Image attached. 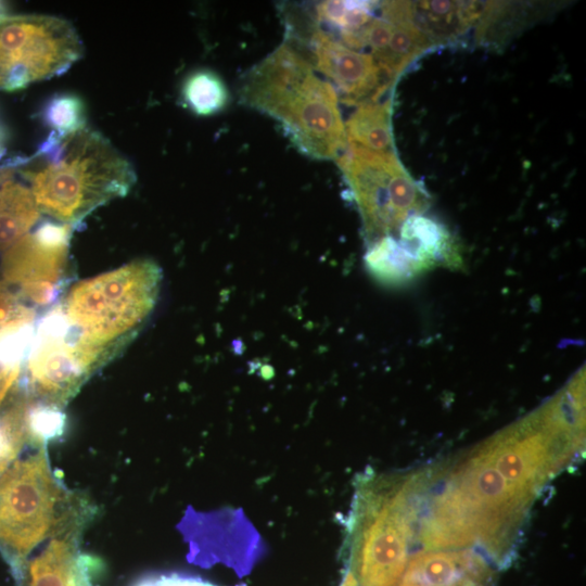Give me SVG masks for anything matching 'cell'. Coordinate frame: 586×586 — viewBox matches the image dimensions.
<instances>
[{
	"mask_svg": "<svg viewBox=\"0 0 586 586\" xmlns=\"http://www.w3.org/2000/svg\"><path fill=\"white\" fill-rule=\"evenodd\" d=\"M240 97L250 107L277 119L293 143L314 158H337L347 146L334 87L288 43L245 75Z\"/></svg>",
	"mask_w": 586,
	"mask_h": 586,
	"instance_id": "1",
	"label": "cell"
},
{
	"mask_svg": "<svg viewBox=\"0 0 586 586\" xmlns=\"http://www.w3.org/2000/svg\"><path fill=\"white\" fill-rule=\"evenodd\" d=\"M38 155L46 162L22 171L40 213L72 227L98 207L131 190L137 180L130 162L97 130L87 126L64 138L51 135Z\"/></svg>",
	"mask_w": 586,
	"mask_h": 586,
	"instance_id": "2",
	"label": "cell"
},
{
	"mask_svg": "<svg viewBox=\"0 0 586 586\" xmlns=\"http://www.w3.org/2000/svg\"><path fill=\"white\" fill-rule=\"evenodd\" d=\"M161 282L155 262L137 259L74 284L60 305L78 334L112 360L150 317Z\"/></svg>",
	"mask_w": 586,
	"mask_h": 586,
	"instance_id": "3",
	"label": "cell"
},
{
	"mask_svg": "<svg viewBox=\"0 0 586 586\" xmlns=\"http://www.w3.org/2000/svg\"><path fill=\"white\" fill-rule=\"evenodd\" d=\"M34 448L0 476V550L21 577L26 557L48 538L72 495L53 474L47 447Z\"/></svg>",
	"mask_w": 586,
	"mask_h": 586,
	"instance_id": "4",
	"label": "cell"
},
{
	"mask_svg": "<svg viewBox=\"0 0 586 586\" xmlns=\"http://www.w3.org/2000/svg\"><path fill=\"white\" fill-rule=\"evenodd\" d=\"M109 361L69 324L59 303L35 321L22 390L31 399L64 408Z\"/></svg>",
	"mask_w": 586,
	"mask_h": 586,
	"instance_id": "5",
	"label": "cell"
},
{
	"mask_svg": "<svg viewBox=\"0 0 586 586\" xmlns=\"http://www.w3.org/2000/svg\"><path fill=\"white\" fill-rule=\"evenodd\" d=\"M84 53L75 27L42 14H11L0 1V91H17L65 73Z\"/></svg>",
	"mask_w": 586,
	"mask_h": 586,
	"instance_id": "6",
	"label": "cell"
},
{
	"mask_svg": "<svg viewBox=\"0 0 586 586\" xmlns=\"http://www.w3.org/2000/svg\"><path fill=\"white\" fill-rule=\"evenodd\" d=\"M362 217L369 244L392 237L412 215L422 214L426 195L396 153L347 145L336 158Z\"/></svg>",
	"mask_w": 586,
	"mask_h": 586,
	"instance_id": "7",
	"label": "cell"
},
{
	"mask_svg": "<svg viewBox=\"0 0 586 586\" xmlns=\"http://www.w3.org/2000/svg\"><path fill=\"white\" fill-rule=\"evenodd\" d=\"M73 229L61 222H44L3 253L0 276L17 288L22 300L47 305L56 298L66 278Z\"/></svg>",
	"mask_w": 586,
	"mask_h": 586,
	"instance_id": "8",
	"label": "cell"
},
{
	"mask_svg": "<svg viewBox=\"0 0 586 586\" xmlns=\"http://www.w3.org/2000/svg\"><path fill=\"white\" fill-rule=\"evenodd\" d=\"M408 533L399 494L374 504L362 527L356 558L359 586H398L408 562Z\"/></svg>",
	"mask_w": 586,
	"mask_h": 586,
	"instance_id": "9",
	"label": "cell"
},
{
	"mask_svg": "<svg viewBox=\"0 0 586 586\" xmlns=\"http://www.w3.org/2000/svg\"><path fill=\"white\" fill-rule=\"evenodd\" d=\"M310 47L316 68L331 79L346 104L378 101L388 91L392 84L368 52L351 49L321 29L313 34Z\"/></svg>",
	"mask_w": 586,
	"mask_h": 586,
	"instance_id": "10",
	"label": "cell"
},
{
	"mask_svg": "<svg viewBox=\"0 0 586 586\" xmlns=\"http://www.w3.org/2000/svg\"><path fill=\"white\" fill-rule=\"evenodd\" d=\"M94 509L81 495H71L42 551L28 564V586H74L72 566L84 528Z\"/></svg>",
	"mask_w": 586,
	"mask_h": 586,
	"instance_id": "11",
	"label": "cell"
},
{
	"mask_svg": "<svg viewBox=\"0 0 586 586\" xmlns=\"http://www.w3.org/2000/svg\"><path fill=\"white\" fill-rule=\"evenodd\" d=\"M489 570L470 552H420L407 562L398 586H488Z\"/></svg>",
	"mask_w": 586,
	"mask_h": 586,
	"instance_id": "12",
	"label": "cell"
},
{
	"mask_svg": "<svg viewBox=\"0 0 586 586\" xmlns=\"http://www.w3.org/2000/svg\"><path fill=\"white\" fill-rule=\"evenodd\" d=\"M380 13L392 22L388 44L377 59L385 78L394 84L398 76L432 43L416 26L410 1H384L378 4Z\"/></svg>",
	"mask_w": 586,
	"mask_h": 586,
	"instance_id": "13",
	"label": "cell"
},
{
	"mask_svg": "<svg viewBox=\"0 0 586 586\" xmlns=\"http://www.w3.org/2000/svg\"><path fill=\"white\" fill-rule=\"evenodd\" d=\"M416 26L432 46L458 39L477 25L485 2L476 1H418L411 2Z\"/></svg>",
	"mask_w": 586,
	"mask_h": 586,
	"instance_id": "14",
	"label": "cell"
},
{
	"mask_svg": "<svg viewBox=\"0 0 586 586\" xmlns=\"http://www.w3.org/2000/svg\"><path fill=\"white\" fill-rule=\"evenodd\" d=\"M391 115V98L358 105L344 124L347 145L375 153H395Z\"/></svg>",
	"mask_w": 586,
	"mask_h": 586,
	"instance_id": "15",
	"label": "cell"
},
{
	"mask_svg": "<svg viewBox=\"0 0 586 586\" xmlns=\"http://www.w3.org/2000/svg\"><path fill=\"white\" fill-rule=\"evenodd\" d=\"M39 215L29 188L12 180L0 186V253L27 234Z\"/></svg>",
	"mask_w": 586,
	"mask_h": 586,
	"instance_id": "16",
	"label": "cell"
},
{
	"mask_svg": "<svg viewBox=\"0 0 586 586\" xmlns=\"http://www.w3.org/2000/svg\"><path fill=\"white\" fill-rule=\"evenodd\" d=\"M35 321L0 324V408L20 388Z\"/></svg>",
	"mask_w": 586,
	"mask_h": 586,
	"instance_id": "17",
	"label": "cell"
},
{
	"mask_svg": "<svg viewBox=\"0 0 586 586\" xmlns=\"http://www.w3.org/2000/svg\"><path fill=\"white\" fill-rule=\"evenodd\" d=\"M27 402L26 394L18 390L0 408V476L27 445Z\"/></svg>",
	"mask_w": 586,
	"mask_h": 586,
	"instance_id": "18",
	"label": "cell"
},
{
	"mask_svg": "<svg viewBox=\"0 0 586 586\" xmlns=\"http://www.w3.org/2000/svg\"><path fill=\"white\" fill-rule=\"evenodd\" d=\"M25 428L27 445L47 447L61 438L66 431L67 418L64 408L31 399L27 396Z\"/></svg>",
	"mask_w": 586,
	"mask_h": 586,
	"instance_id": "19",
	"label": "cell"
},
{
	"mask_svg": "<svg viewBox=\"0 0 586 586\" xmlns=\"http://www.w3.org/2000/svg\"><path fill=\"white\" fill-rule=\"evenodd\" d=\"M377 2L322 1L316 8L318 21L340 31V38L361 30L374 16Z\"/></svg>",
	"mask_w": 586,
	"mask_h": 586,
	"instance_id": "20",
	"label": "cell"
},
{
	"mask_svg": "<svg viewBox=\"0 0 586 586\" xmlns=\"http://www.w3.org/2000/svg\"><path fill=\"white\" fill-rule=\"evenodd\" d=\"M182 95L194 113L204 116L220 111L228 99L221 79L208 71H199L190 75L183 84Z\"/></svg>",
	"mask_w": 586,
	"mask_h": 586,
	"instance_id": "21",
	"label": "cell"
},
{
	"mask_svg": "<svg viewBox=\"0 0 586 586\" xmlns=\"http://www.w3.org/2000/svg\"><path fill=\"white\" fill-rule=\"evenodd\" d=\"M42 117L56 139H64L86 127L84 102L71 93L52 98L44 106Z\"/></svg>",
	"mask_w": 586,
	"mask_h": 586,
	"instance_id": "22",
	"label": "cell"
},
{
	"mask_svg": "<svg viewBox=\"0 0 586 586\" xmlns=\"http://www.w3.org/2000/svg\"><path fill=\"white\" fill-rule=\"evenodd\" d=\"M35 317V310L0 276V324L31 321Z\"/></svg>",
	"mask_w": 586,
	"mask_h": 586,
	"instance_id": "23",
	"label": "cell"
},
{
	"mask_svg": "<svg viewBox=\"0 0 586 586\" xmlns=\"http://www.w3.org/2000/svg\"><path fill=\"white\" fill-rule=\"evenodd\" d=\"M156 586H217L199 576L177 572L154 576Z\"/></svg>",
	"mask_w": 586,
	"mask_h": 586,
	"instance_id": "24",
	"label": "cell"
},
{
	"mask_svg": "<svg viewBox=\"0 0 586 586\" xmlns=\"http://www.w3.org/2000/svg\"><path fill=\"white\" fill-rule=\"evenodd\" d=\"M14 162L10 165H1L0 166V186H2L4 182L11 180V177L14 174Z\"/></svg>",
	"mask_w": 586,
	"mask_h": 586,
	"instance_id": "25",
	"label": "cell"
},
{
	"mask_svg": "<svg viewBox=\"0 0 586 586\" xmlns=\"http://www.w3.org/2000/svg\"><path fill=\"white\" fill-rule=\"evenodd\" d=\"M9 141V131L7 127L0 123V156L4 153Z\"/></svg>",
	"mask_w": 586,
	"mask_h": 586,
	"instance_id": "26",
	"label": "cell"
},
{
	"mask_svg": "<svg viewBox=\"0 0 586 586\" xmlns=\"http://www.w3.org/2000/svg\"><path fill=\"white\" fill-rule=\"evenodd\" d=\"M340 586H358L355 574L352 571H348Z\"/></svg>",
	"mask_w": 586,
	"mask_h": 586,
	"instance_id": "27",
	"label": "cell"
},
{
	"mask_svg": "<svg viewBox=\"0 0 586 586\" xmlns=\"http://www.w3.org/2000/svg\"><path fill=\"white\" fill-rule=\"evenodd\" d=\"M131 586H156L154 576H143L136 581Z\"/></svg>",
	"mask_w": 586,
	"mask_h": 586,
	"instance_id": "28",
	"label": "cell"
}]
</instances>
